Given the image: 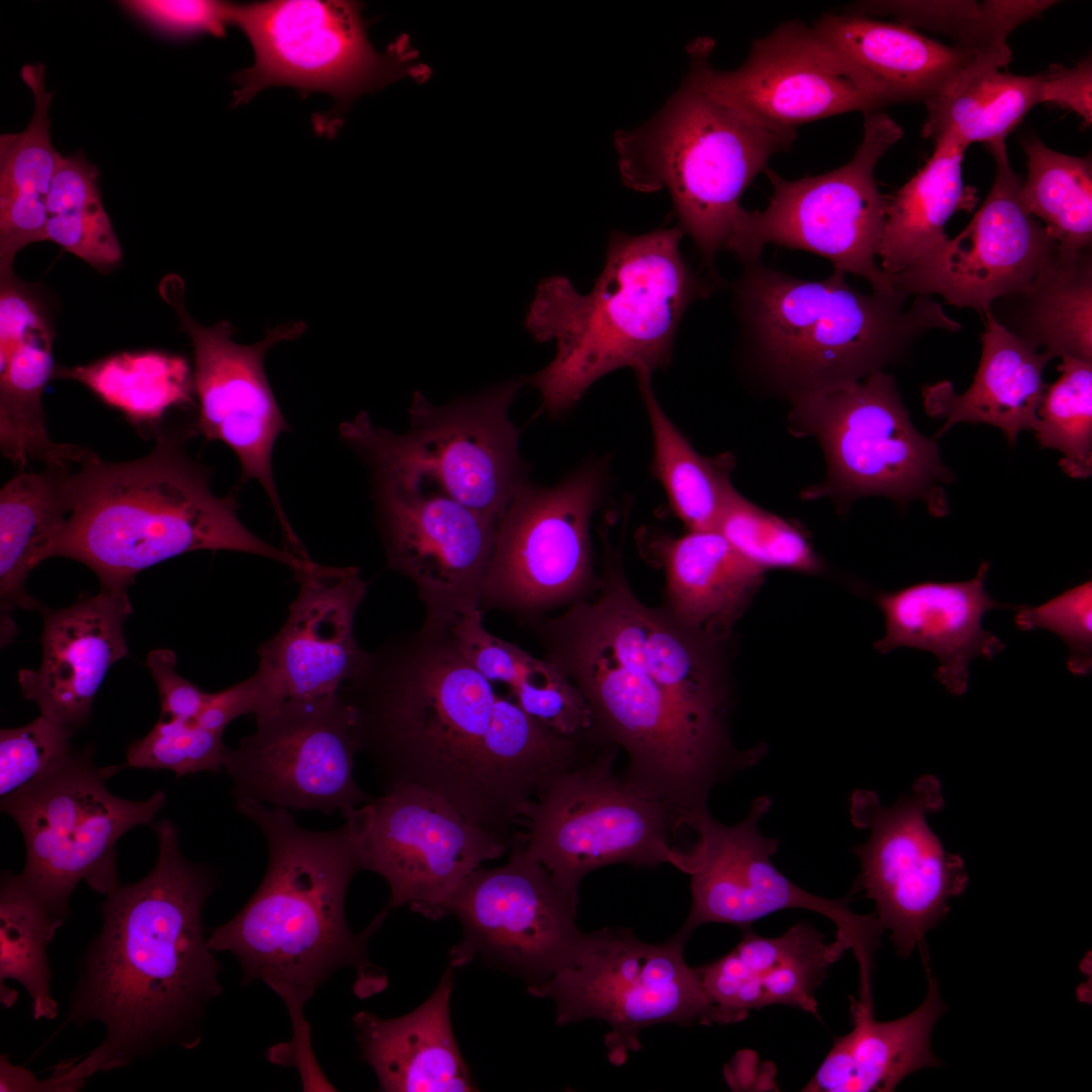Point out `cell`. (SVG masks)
I'll list each match as a JSON object with an SVG mask.
<instances>
[{
    "label": "cell",
    "mask_w": 1092,
    "mask_h": 1092,
    "mask_svg": "<svg viewBox=\"0 0 1092 1092\" xmlns=\"http://www.w3.org/2000/svg\"><path fill=\"white\" fill-rule=\"evenodd\" d=\"M603 541L598 598L537 626L545 659L585 698L599 737L625 750L630 785L674 812L700 809L750 763L727 734L721 641L642 604Z\"/></svg>",
    "instance_id": "6da1fadb"
},
{
    "label": "cell",
    "mask_w": 1092,
    "mask_h": 1092,
    "mask_svg": "<svg viewBox=\"0 0 1092 1092\" xmlns=\"http://www.w3.org/2000/svg\"><path fill=\"white\" fill-rule=\"evenodd\" d=\"M153 828L155 867L106 896L101 930L80 962L66 1023L98 1021L106 1029L103 1041L73 1065L81 1081L168 1045L195 1048L206 1007L221 993L202 921L215 878L184 857L171 821Z\"/></svg>",
    "instance_id": "7a4b0ae2"
},
{
    "label": "cell",
    "mask_w": 1092,
    "mask_h": 1092,
    "mask_svg": "<svg viewBox=\"0 0 1092 1092\" xmlns=\"http://www.w3.org/2000/svg\"><path fill=\"white\" fill-rule=\"evenodd\" d=\"M358 752L382 792L418 784L510 844L520 816L490 753L498 694L456 646L450 628L426 623L368 652L339 690Z\"/></svg>",
    "instance_id": "3957f363"
},
{
    "label": "cell",
    "mask_w": 1092,
    "mask_h": 1092,
    "mask_svg": "<svg viewBox=\"0 0 1092 1092\" xmlns=\"http://www.w3.org/2000/svg\"><path fill=\"white\" fill-rule=\"evenodd\" d=\"M235 807L263 833L268 866L247 904L210 931L209 947L233 953L241 983L263 981L289 1014L303 1012L315 989L340 968L357 972L358 996L382 991L386 976L369 962L366 945L389 909L361 933L347 924V890L364 870L349 823L312 831L299 826L287 809L248 798L236 799Z\"/></svg>",
    "instance_id": "277c9868"
},
{
    "label": "cell",
    "mask_w": 1092,
    "mask_h": 1092,
    "mask_svg": "<svg viewBox=\"0 0 1092 1092\" xmlns=\"http://www.w3.org/2000/svg\"><path fill=\"white\" fill-rule=\"evenodd\" d=\"M193 425L157 433L146 456L109 462L88 451L71 472V513L52 557L88 566L100 588L126 589L143 570L196 550L258 555L292 571L299 559L260 539L240 521L235 498L216 496L207 467L185 451Z\"/></svg>",
    "instance_id": "5b68a950"
},
{
    "label": "cell",
    "mask_w": 1092,
    "mask_h": 1092,
    "mask_svg": "<svg viewBox=\"0 0 1092 1092\" xmlns=\"http://www.w3.org/2000/svg\"><path fill=\"white\" fill-rule=\"evenodd\" d=\"M682 236L679 226L638 236L613 232L587 294L563 275L540 281L525 327L540 343L554 340L556 353L524 379L540 392L543 411L561 415L612 371L652 375L668 366L684 313L713 288L686 262Z\"/></svg>",
    "instance_id": "8992f818"
},
{
    "label": "cell",
    "mask_w": 1092,
    "mask_h": 1092,
    "mask_svg": "<svg viewBox=\"0 0 1092 1092\" xmlns=\"http://www.w3.org/2000/svg\"><path fill=\"white\" fill-rule=\"evenodd\" d=\"M732 293L745 352L791 399L884 371L927 332L962 328L931 296L907 305L897 291L864 293L837 272L808 280L760 260L744 264Z\"/></svg>",
    "instance_id": "52a82bcc"
},
{
    "label": "cell",
    "mask_w": 1092,
    "mask_h": 1092,
    "mask_svg": "<svg viewBox=\"0 0 1092 1092\" xmlns=\"http://www.w3.org/2000/svg\"><path fill=\"white\" fill-rule=\"evenodd\" d=\"M796 132L771 129L710 92L690 70L679 89L647 122L615 134L625 185L668 190L679 228L715 279V257L731 239L740 198Z\"/></svg>",
    "instance_id": "ba28073f"
},
{
    "label": "cell",
    "mask_w": 1092,
    "mask_h": 1092,
    "mask_svg": "<svg viewBox=\"0 0 1092 1092\" xmlns=\"http://www.w3.org/2000/svg\"><path fill=\"white\" fill-rule=\"evenodd\" d=\"M525 379H512L437 405L416 391L410 427L395 434L362 412L339 428L376 480L438 489L496 523L526 481L520 431L509 408Z\"/></svg>",
    "instance_id": "9c48e42d"
},
{
    "label": "cell",
    "mask_w": 1092,
    "mask_h": 1092,
    "mask_svg": "<svg viewBox=\"0 0 1092 1092\" xmlns=\"http://www.w3.org/2000/svg\"><path fill=\"white\" fill-rule=\"evenodd\" d=\"M123 766H96L91 747L72 749L34 780L2 797L1 810L17 823L25 841L21 878L64 920L80 882L106 896L116 889L117 840L132 827L149 823L165 804L160 791L146 801L110 793L106 782Z\"/></svg>",
    "instance_id": "30bf717a"
},
{
    "label": "cell",
    "mask_w": 1092,
    "mask_h": 1092,
    "mask_svg": "<svg viewBox=\"0 0 1092 1092\" xmlns=\"http://www.w3.org/2000/svg\"><path fill=\"white\" fill-rule=\"evenodd\" d=\"M902 135L887 113L874 110L864 113L862 140L845 165L797 180L767 168L768 204L742 208L724 250L743 264L759 260L769 244L803 250L828 259L833 272L862 277L873 291H896L877 263L888 197L878 188L875 169Z\"/></svg>",
    "instance_id": "8fae6325"
},
{
    "label": "cell",
    "mask_w": 1092,
    "mask_h": 1092,
    "mask_svg": "<svg viewBox=\"0 0 1092 1092\" xmlns=\"http://www.w3.org/2000/svg\"><path fill=\"white\" fill-rule=\"evenodd\" d=\"M617 749L606 746L552 781L521 822L528 852L576 903L582 878L605 866L684 869L676 818L615 774Z\"/></svg>",
    "instance_id": "7c38bea8"
},
{
    "label": "cell",
    "mask_w": 1092,
    "mask_h": 1092,
    "mask_svg": "<svg viewBox=\"0 0 1092 1092\" xmlns=\"http://www.w3.org/2000/svg\"><path fill=\"white\" fill-rule=\"evenodd\" d=\"M687 940L675 933L650 943L625 928L582 932L566 962L527 990L554 1002L558 1025L606 1022L608 1058L621 1065L641 1048L640 1032L650 1025L712 1024L696 970L684 959Z\"/></svg>",
    "instance_id": "4fadbf2b"
},
{
    "label": "cell",
    "mask_w": 1092,
    "mask_h": 1092,
    "mask_svg": "<svg viewBox=\"0 0 1092 1092\" xmlns=\"http://www.w3.org/2000/svg\"><path fill=\"white\" fill-rule=\"evenodd\" d=\"M792 401L795 432L815 436L828 461L826 482L810 496L880 494L901 503L920 499L935 517L947 514L942 485L952 474L935 441L913 426L891 374L876 371Z\"/></svg>",
    "instance_id": "5bb4252c"
},
{
    "label": "cell",
    "mask_w": 1092,
    "mask_h": 1092,
    "mask_svg": "<svg viewBox=\"0 0 1092 1092\" xmlns=\"http://www.w3.org/2000/svg\"><path fill=\"white\" fill-rule=\"evenodd\" d=\"M361 9L340 0L233 4L232 24L248 37L255 56L235 78L234 104L271 86H289L329 94L342 110L358 95L413 75L414 53L404 43L377 52Z\"/></svg>",
    "instance_id": "9a60e30c"
},
{
    "label": "cell",
    "mask_w": 1092,
    "mask_h": 1092,
    "mask_svg": "<svg viewBox=\"0 0 1092 1092\" xmlns=\"http://www.w3.org/2000/svg\"><path fill=\"white\" fill-rule=\"evenodd\" d=\"M606 466L589 463L551 487L525 481L496 521L480 610L533 617L579 598L593 580L592 517Z\"/></svg>",
    "instance_id": "2e32d148"
},
{
    "label": "cell",
    "mask_w": 1092,
    "mask_h": 1092,
    "mask_svg": "<svg viewBox=\"0 0 1092 1092\" xmlns=\"http://www.w3.org/2000/svg\"><path fill=\"white\" fill-rule=\"evenodd\" d=\"M768 797L756 798L747 817L726 826L705 815L685 854L684 873L691 876L692 906L676 932L688 939L706 923H725L741 929L771 913L806 909L830 919L836 934L852 950L859 973V989L872 988L875 953L884 928L875 913L859 915L850 907V895L827 899L809 893L784 876L772 863L778 839L764 837L759 819L769 810Z\"/></svg>",
    "instance_id": "e0dca14e"
},
{
    "label": "cell",
    "mask_w": 1092,
    "mask_h": 1092,
    "mask_svg": "<svg viewBox=\"0 0 1092 1092\" xmlns=\"http://www.w3.org/2000/svg\"><path fill=\"white\" fill-rule=\"evenodd\" d=\"M352 829L364 870L390 889L385 907L407 905L437 920L482 862L509 850L439 793L405 784L342 813Z\"/></svg>",
    "instance_id": "ac0fdd59"
},
{
    "label": "cell",
    "mask_w": 1092,
    "mask_h": 1092,
    "mask_svg": "<svg viewBox=\"0 0 1092 1092\" xmlns=\"http://www.w3.org/2000/svg\"><path fill=\"white\" fill-rule=\"evenodd\" d=\"M358 752L352 715L340 693L288 699L256 717V730L225 747L233 796L298 811L341 813L372 796L353 777Z\"/></svg>",
    "instance_id": "d6986e66"
},
{
    "label": "cell",
    "mask_w": 1092,
    "mask_h": 1092,
    "mask_svg": "<svg viewBox=\"0 0 1092 1092\" xmlns=\"http://www.w3.org/2000/svg\"><path fill=\"white\" fill-rule=\"evenodd\" d=\"M509 850L507 863L480 867L451 899L448 912L459 919L463 937L449 950V965L481 959L533 985L566 962L582 934L577 903L528 852L521 832Z\"/></svg>",
    "instance_id": "ffe728a7"
},
{
    "label": "cell",
    "mask_w": 1092,
    "mask_h": 1092,
    "mask_svg": "<svg viewBox=\"0 0 1092 1092\" xmlns=\"http://www.w3.org/2000/svg\"><path fill=\"white\" fill-rule=\"evenodd\" d=\"M161 296L176 311L179 328L191 339L194 352V383L199 411L195 434L220 441L237 456L242 482L254 479L267 493L280 523L284 543L299 539L281 505L272 468L278 436L289 429L277 404L264 369V358L276 344L298 338L302 322H290L267 331L260 342L241 345L233 340L226 321L212 327L197 324L184 305V282L167 275L159 287Z\"/></svg>",
    "instance_id": "44dd1931"
},
{
    "label": "cell",
    "mask_w": 1092,
    "mask_h": 1092,
    "mask_svg": "<svg viewBox=\"0 0 1092 1092\" xmlns=\"http://www.w3.org/2000/svg\"><path fill=\"white\" fill-rule=\"evenodd\" d=\"M939 804L938 787L929 779L890 807L870 791L857 790L850 798L853 824L870 830L869 839L853 848L861 866L856 891L875 902V914L901 958L922 943L968 883L963 860L946 852L927 825L926 813Z\"/></svg>",
    "instance_id": "7402d4cb"
},
{
    "label": "cell",
    "mask_w": 1092,
    "mask_h": 1092,
    "mask_svg": "<svg viewBox=\"0 0 1092 1092\" xmlns=\"http://www.w3.org/2000/svg\"><path fill=\"white\" fill-rule=\"evenodd\" d=\"M985 146L996 171L983 204L958 236L889 277L897 292L938 294L947 304L985 314L995 300L1026 290L1054 251L1057 244L1022 204V180L1005 141Z\"/></svg>",
    "instance_id": "603a6c76"
},
{
    "label": "cell",
    "mask_w": 1092,
    "mask_h": 1092,
    "mask_svg": "<svg viewBox=\"0 0 1092 1092\" xmlns=\"http://www.w3.org/2000/svg\"><path fill=\"white\" fill-rule=\"evenodd\" d=\"M375 485L387 566L416 585L424 623L450 628L480 610L496 523L433 487Z\"/></svg>",
    "instance_id": "cb8c5ba5"
},
{
    "label": "cell",
    "mask_w": 1092,
    "mask_h": 1092,
    "mask_svg": "<svg viewBox=\"0 0 1092 1092\" xmlns=\"http://www.w3.org/2000/svg\"><path fill=\"white\" fill-rule=\"evenodd\" d=\"M712 47L708 39L692 46L690 70L710 92L771 129L796 132L810 121L882 107L848 62L801 21L755 39L733 71L710 66Z\"/></svg>",
    "instance_id": "d4e9b609"
},
{
    "label": "cell",
    "mask_w": 1092,
    "mask_h": 1092,
    "mask_svg": "<svg viewBox=\"0 0 1092 1092\" xmlns=\"http://www.w3.org/2000/svg\"><path fill=\"white\" fill-rule=\"evenodd\" d=\"M299 592L280 630L257 649L258 670L282 701L337 694L368 652L354 635L366 583L355 566H329L309 556L293 571Z\"/></svg>",
    "instance_id": "484cf974"
},
{
    "label": "cell",
    "mask_w": 1092,
    "mask_h": 1092,
    "mask_svg": "<svg viewBox=\"0 0 1092 1092\" xmlns=\"http://www.w3.org/2000/svg\"><path fill=\"white\" fill-rule=\"evenodd\" d=\"M39 667L18 671L22 696L40 715L73 730L84 727L108 669L127 656L123 623L132 613L126 589L82 594L73 605L46 609Z\"/></svg>",
    "instance_id": "4316f807"
},
{
    "label": "cell",
    "mask_w": 1092,
    "mask_h": 1092,
    "mask_svg": "<svg viewBox=\"0 0 1092 1092\" xmlns=\"http://www.w3.org/2000/svg\"><path fill=\"white\" fill-rule=\"evenodd\" d=\"M727 954L695 968L710 1004L712 1024L744 1020L751 1010L788 1005L818 1017L814 992L829 968L848 950L836 934L832 942L812 925L800 922L778 937L751 927Z\"/></svg>",
    "instance_id": "83f0119b"
},
{
    "label": "cell",
    "mask_w": 1092,
    "mask_h": 1092,
    "mask_svg": "<svg viewBox=\"0 0 1092 1092\" xmlns=\"http://www.w3.org/2000/svg\"><path fill=\"white\" fill-rule=\"evenodd\" d=\"M989 568L990 563L982 562L977 574L965 581L926 580L893 592H872L886 623V633L875 648L882 653L899 647L929 651L939 660L935 678L953 694L965 693L971 661L978 656L990 660L1006 647L983 628V617L992 610L1015 609L987 592Z\"/></svg>",
    "instance_id": "f1b7e54d"
},
{
    "label": "cell",
    "mask_w": 1092,
    "mask_h": 1092,
    "mask_svg": "<svg viewBox=\"0 0 1092 1092\" xmlns=\"http://www.w3.org/2000/svg\"><path fill=\"white\" fill-rule=\"evenodd\" d=\"M814 31L853 68L882 105L923 101L943 94L968 74L1010 60L927 37L899 22L853 14H825Z\"/></svg>",
    "instance_id": "f546056e"
},
{
    "label": "cell",
    "mask_w": 1092,
    "mask_h": 1092,
    "mask_svg": "<svg viewBox=\"0 0 1092 1092\" xmlns=\"http://www.w3.org/2000/svg\"><path fill=\"white\" fill-rule=\"evenodd\" d=\"M453 967L432 995L412 1012L383 1019L360 1011L353 1017L361 1058L387 1092L477 1090L452 1029Z\"/></svg>",
    "instance_id": "4dcf8cb0"
},
{
    "label": "cell",
    "mask_w": 1092,
    "mask_h": 1092,
    "mask_svg": "<svg viewBox=\"0 0 1092 1092\" xmlns=\"http://www.w3.org/2000/svg\"><path fill=\"white\" fill-rule=\"evenodd\" d=\"M984 315L982 354L971 386L958 394L947 380L926 385L923 404L929 416L945 420L938 436L959 423H984L1000 429L1014 445L1021 431L1036 428L1048 386L1042 373L1052 359L1005 329L990 311Z\"/></svg>",
    "instance_id": "1f68e13d"
},
{
    "label": "cell",
    "mask_w": 1092,
    "mask_h": 1092,
    "mask_svg": "<svg viewBox=\"0 0 1092 1092\" xmlns=\"http://www.w3.org/2000/svg\"><path fill=\"white\" fill-rule=\"evenodd\" d=\"M644 549L664 569L665 610L718 641L727 637L764 574L717 530H689L679 537L650 534Z\"/></svg>",
    "instance_id": "d6a6232c"
},
{
    "label": "cell",
    "mask_w": 1092,
    "mask_h": 1092,
    "mask_svg": "<svg viewBox=\"0 0 1092 1092\" xmlns=\"http://www.w3.org/2000/svg\"><path fill=\"white\" fill-rule=\"evenodd\" d=\"M927 981L923 1002L911 1013L892 1021H878L873 1008L851 997V1030L834 1039L802 1091H894L910 1074L940 1065L930 1050V1034L947 1008L929 970Z\"/></svg>",
    "instance_id": "836d02e7"
},
{
    "label": "cell",
    "mask_w": 1092,
    "mask_h": 1092,
    "mask_svg": "<svg viewBox=\"0 0 1092 1092\" xmlns=\"http://www.w3.org/2000/svg\"><path fill=\"white\" fill-rule=\"evenodd\" d=\"M70 474V465H46L39 472L19 473L1 488V647L17 633L12 611L41 609L24 584L30 571L50 558L71 513Z\"/></svg>",
    "instance_id": "e575fe53"
},
{
    "label": "cell",
    "mask_w": 1092,
    "mask_h": 1092,
    "mask_svg": "<svg viewBox=\"0 0 1092 1092\" xmlns=\"http://www.w3.org/2000/svg\"><path fill=\"white\" fill-rule=\"evenodd\" d=\"M1005 329L1051 359L1092 362V258L1090 250L1058 245L1024 291L993 302Z\"/></svg>",
    "instance_id": "d590c367"
},
{
    "label": "cell",
    "mask_w": 1092,
    "mask_h": 1092,
    "mask_svg": "<svg viewBox=\"0 0 1092 1092\" xmlns=\"http://www.w3.org/2000/svg\"><path fill=\"white\" fill-rule=\"evenodd\" d=\"M22 81L34 98L24 130L0 136V276L13 273V261L25 246L46 241L48 199L62 159L53 147L44 67L25 65Z\"/></svg>",
    "instance_id": "8d00e7d4"
},
{
    "label": "cell",
    "mask_w": 1092,
    "mask_h": 1092,
    "mask_svg": "<svg viewBox=\"0 0 1092 1092\" xmlns=\"http://www.w3.org/2000/svg\"><path fill=\"white\" fill-rule=\"evenodd\" d=\"M934 145L924 166L888 198L879 258L889 277L943 242L948 219L962 210L971 212L978 202L976 189L963 181L967 149L946 141Z\"/></svg>",
    "instance_id": "74e56055"
},
{
    "label": "cell",
    "mask_w": 1092,
    "mask_h": 1092,
    "mask_svg": "<svg viewBox=\"0 0 1092 1092\" xmlns=\"http://www.w3.org/2000/svg\"><path fill=\"white\" fill-rule=\"evenodd\" d=\"M54 338L51 321L36 326L0 363V448L5 458L21 467L30 460L70 465L88 452L52 441L47 431L41 395L56 368Z\"/></svg>",
    "instance_id": "f35d334b"
},
{
    "label": "cell",
    "mask_w": 1092,
    "mask_h": 1092,
    "mask_svg": "<svg viewBox=\"0 0 1092 1092\" xmlns=\"http://www.w3.org/2000/svg\"><path fill=\"white\" fill-rule=\"evenodd\" d=\"M53 378L81 383L135 428L154 433L166 412L193 403L195 393L187 360L159 350L119 352L86 365L56 367Z\"/></svg>",
    "instance_id": "ab89813d"
},
{
    "label": "cell",
    "mask_w": 1092,
    "mask_h": 1092,
    "mask_svg": "<svg viewBox=\"0 0 1092 1092\" xmlns=\"http://www.w3.org/2000/svg\"><path fill=\"white\" fill-rule=\"evenodd\" d=\"M989 66L965 76L956 86L927 100L922 135L967 149L1006 136L1040 103V75L1020 76Z\"/></svg>",
    "instance_id": "60d3db41"
},
{
    "label": "cell",
    "mask_w": 1092,
    "mask_h": 1092,
    "mask_svg": "<svg viewBox=\"0 0 1092 1092\" xmlns=\"http://www.w3.org/2000/svg\"><path fill=\"white\" fill-rule=\"evenodd\" d=\"M651 374H636L653 439L652 473L661 483L673 513L689 530H716L733 487L729 455H700L673 425L651 387Z\"/></svg>",
    "instance_id": "b9f144b4"
},
{
    "label": "cell",
    "mask_w": 1092,
    "mask_h": 1092,
    "mask_svg": "<svg viewBox=\"0 0 1092 1092\" xmlns=\"http://www.w3.org/2000/svg\"><path fill=\"white\" fill-rule=\"evenodd\" d=\"M1051 0L861 1L845 13L888 15L912 28L949 36L953 46L1011 61L1007 38L1021 23L1054 6Z\"/></svg>",
    "instance_id": "7bdbcfd3"
},
{
    "label": "cell",
    "mask_w": 1092,
    "mask_h": 1092,
    "mask_svg": "<svg viewBox=\"0 0 1092 1092\" xmlns=\"http://www.w3.org/2000/svg\"><path fill=\"white\" fill-rule=\"evenodd\" d=\"M1022 142L1027 158V176L1020 191L1024 208L1061 249L1090 250L1091 159L1052 150L1036 136Z\"/></svg>",
    "instance_id": "ee69618b"
},
{
    "label": "cell",
    "mask_w": 1092,
    "mask_h": 1092,
    "mask_svg": "<svg viewBox=\"0 0 1092 1092\" xmlns=\"http://www.w3.org/2000/svg\"><path fill=\"white\" fill-rule=\"evenodd\" d=\"M64 919L56 915L20 875L5 873L0 890V983H20L35 1020L54 1019L58 1004L50 988L48 945Z\"/></svg>",
    "instance_id": "f6af8a7d"
},
{
    "label": "cell",
    "mask_w": 1092,
    "mask_h": 1092,
    "mask_svg": "<svg viewBox=\"0 0 1092 1092\" xmlns=\"http://www.w3.org/2000/svg\"><path fill=\"white\" fill-rule=\"evenodd\" d=\"M99 172L82 152L62 157L48 199L46 237L100 272L122 253L98 188Z\"/></svg>",
    "instance_id": "bcb514c9"
},
{
    "label": "cell",
    "mask_w": 1092,
    "mask_h": 1092,
    "mask_svg": "<svg viewBox=\"0 0 1092 1092\" xmlns=\"http://www.w3.org/2000/svg\"><path fill=\"white\" fill-rule=\"evenodd\" d=\"M1061 375L1048 385L1037 411L1035 437L1041 448L1063 455L1060 465L1073 478L1092 472V362L1063 358Z\"/></svg>",
    "instance_id": "7dc6e473"
},
{
    "label": "cell",
    "mask_w": 1092,
    "mask_h": 1092,
    "mask_svg": "<svg viewBox=\"0 0 1092 1092\" xmlns=\"http://www.w3.org/2000/svg\"><path fill=\"white\" fill-rule=\"evenodd\" d=\"M716 530L749 563L765 572L788 569L819 573L823 565L795 526L729 491Z\"/></svg>",
    "instance_id": "c3c4849f"
},
{
    "label": "cell",
    "mask_w": 1092,
    "mask_h": 1092,
    "mask_svg": "<svg viewBox=\"0 0 1092 1092\" xmlns=\"http://www.w3.org/2000/svg\"><path fill=\"white\" fill-rule=\"evenodd\" d=\"M222 734L196 722L160 718L150 732L130 744L126 765L167 769L177 778L222 769L225 745Z\"/></svg>",
    "instance_id": "681fc988"
},
{
    "label": "cell",
    "mask_w": 1092,
    "mask_h": 1092,
    "mask_svg": "<svg viewBox=\"0 0 1092 1092\" xmlns=\"http://www.w3.org/2000/svg\"><path fill=\"white\" fill-rule=\"evenodd\" d=\"M1016 609L1014 623L1019 630L1039 628L1057 634L1069 648V670L1077 675L1091 672V579L1066 589L1039 606H1019Z\"/></svg>",
    "instance_id": "f907efd6"
},
{
    "label": "cell",
    "mask_w": 1092,
    "mask_h": 1092,
    "mask_svg": "<svg viewBox=\"0 0 1092 1092\" xmlns=\"http://www.w3.org/2000/svg\"><path fill=\"white\" fill-rule=\"evenodd\" d=\"M75 730L39 716L32 722L0 731V794L2 797L34 780L72 746Z\"/></svg>",
    "instance_id": "816d5d0a"
},
{
    "label": "cell",
    "mask_w": 1092,
    "mask_h": 1092,
    "mask_svg": "<svg viewBox=\"0 0 1092 1092\" xmlns=\"http://www.w3.org/2000/svg\"><path fill=\"white\" fill-rule=\"evenodd\" d=\"M478 610L450 627L453 640L466 660L489 682L506 685L511 693L530 680L546 663L520 647L489 633Z\"/></svg>",
    "instance_id": "f5cc1de1"
},
{
    "label": "cell",
    "mask_w": 1092,
    "mask_h": 1092,
    "mask_svg": "<svg viewBox=\"0 0 1092 1092\" xmlns=\"http://www.w3.org/2000/svg\"><path fill=\"white\" fill-rule=\"evenodd\" d=\"M529 715L555 731L574 736L594 730L590 707L580 691L548 661L541 672L511 693Z\"/></svg>",
    "instance_id": "db71d44e"
},
{
    "label": "cell",
    "mask_w": 1092,
    "mask_h": 1092,
    "mask_svg": "<svg viewBox=\"0 0 1092 1092\" xmlns=\"http://www.w3.org/2000/svg\"><path fill=\"white\" fill-rule=\"evenodd\" d=\"M127 11L163 34L184 37L198 33L223 36L232 24L233 4L206 0H130Z\"/></svg>",
    "instance_id": "11a10c76"
},
{
    "label": "cell",
    "mask_w": 1092,
    "mask_h": 1092,
    "mask_svg": "<svg viewBox=\"0 0 1092 1092\" xmlns=\"http://www.w3.org/2000/svg\"><path fill=\"white\" fill-rule=\"evenodd\" d=\"M282 701L268 679L258 669L248 678L208 698L194 722L200 726L223 733L226 726L244 715H262Z\"/></svg>",
    "instance_id": "9f6ffc18"
},
{
    "label": "cell",
    "mask_w": 1092,
    "mask_h": 1092,
    "mask_svg": "<svg viewBox=\"0 0 1092 1092\" xmlns=\"http://www.w3.org/2000/svg\"><path fill=\"white\" fill-rule=\"evenodd\" d=\"M50 321L36 287L19 280L14 272L0 276V363L10 357L29 330Z\"/></svg>",
    "instance_id": "6f0895ef"
},
{
    "label": "cell",
    "mask_w": 1092,
    "mask_h": 1092,
    "mask_svg": "<svg viewBox=\"0 0 1092 1092\" xmlns=\"http://www.w3.org/2000/svg\"><path fill=\"white\" fill-rule=\"evenodd\" d=\"M146 665L158 688L160 718L194 722L209 693L178 673L175 652L166 648L154 649L148 654Z\"/></svg>",
    "instance_id": "680465c9"
},
{
    "label": "cell",
    "mask_w": 1092,
    "mask_h": 1092,
    "mask_svg": "<svg viewBox=\"0 0 1092 1092\" xmlns=\"http://www.w3.org/2000/svg\"><path fill=\"white\" fill-rule=\"evenodd\" d=\"M1040 75V103H1053L1092 121V62L1087 58L1073 67L1054 64Z\"/></svg>",
    "instance_id": "91938a15"
},
{
    "label": "cell",
    "mask_w": 1092,
    "mask_h": 1092,
    "mask_svg": "<svg viewBox=\"0 0 1092 1092\" xmlns=\"http://www.w3.org/2000/svg\"><path fill=\"white\" fill-rule=\"evenodd\" d=\"M0 1091H71V1085L59 1066L47 1080H37L22 1067L9 1062L7 1055L0 1058Z\"/></svg>",
    "instance_id": "94428289"
}]
</instances>
